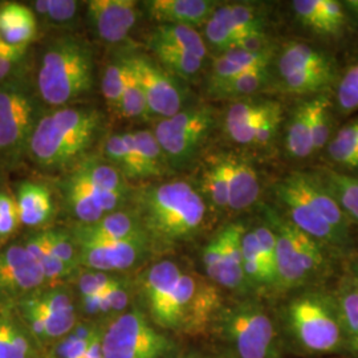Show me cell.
<instances>
[{"label":"cell","mask_w":358,"mask_h":358,"mask_svg":"<svg viewBox=\"0 0 358 358\" xmlns=\"http://www.w3.org/2000/svg\"><path fill=\"white\" fill-rule=\"evenodd\" d=\"M73 241L120 242L146 238L141 222L134 211H115L90 223H78L71 232Z\"/></svg>","instance_id":"cell-21"},{"label":"cell","mask_w":358,"mask_h":358,"mask_svg":"<svg viewBox=\"0 0 358 358\" xmlns=\"http://www.w3.org/2000/svg\"><path fill=\"white\" fill-rule=\"evenodd\" d=\"M143 6L161 24L190 27L205 24L217 7L215 1L208 0H152Z\"/></svg>","instance_id":"cell-22"},{"label":"cell","mask_w":358,"mask_h":358,"mask_svg":"<svg viewBox=\"0 0 358 358\" xmlns=\"http://www.w3.org/2000/svg\"><path fill=\"white\" fill-rule=\"evenodd\" d=\"M213 125L214 115L208 106L182 109L177 115L161 120L154 134L167 164L171 166L186 164L205 141Z\"/></svg>","instance_id":"cell-8"},{"label":"cell","mask_w":358,"mask_h":358,"mask_svg":"<svg viewBox=\"0 0 358 358\" xmlns=\"http://www.w3.org/2000/svg\"><path fill=\"white\" fill-rule=\"evenodd\" d=\"M352 279H353V282L356 284V287H357L358 289V262L355 264V267H353V273H352Z\"/></svg>","instance_id":"cell-62"},{"label":"cell","mask_w":358,"mask_h":358,"mask_svg":"<svg viewBox=\"0 0 358 358\" xmlns=\"http://www.w3.org/2000/svg\"><path fill=\"white\" fill-rule=\"evenodd\" d=\"M178 358H196V355H194V353H190V355H186V356H183V357Z\"/></svg>","instance_id":"cell-64"},{"label":"cell","mask_w":358,"mask_h":358,"mask_svg":"<svg viewBox=\"0 0 358 358\" xmlns=\"http://www.w3.org/2000/svg\"><path fill=\"white\" fill-rule=\"evenodd\" d=\"M269 227L276 236L275 287L296 289L320 273L325 262L320 243L275 213L269 214Z\"/></svg>","instance_id":"cell-7"},{"label":"cell","mask_w":358,"mask_h":358,"mask_svg":"<svg viewBox=\"0 0 358 358\" xmlns=\"http://www.w3.org/2000/svg\"><path fill=\"white\" fill-rule=\"evenodd\" d=\"M124 59L127 64V81H125V90L122 93L118 112L125 118L148 117L149 109H148V103H146L145 92L142 90L141 83L129 63L128 57H124Z\"/></svg>","instance_id":"cell-40"},{"label":"cell","mask_w":358,"mask_h":358,"mask_svg":"<svg viewBox=\"0 0 358 358\" xmlns=\"http://www.w3.org/2000/svg\"><path fill=\"white\" fill-rule=\"evenodd\" d=\"M36 17L32 10L19 3L0 8V38L13 47H27L36 35Z\"/></svg>","instance_id":"cell-25"},{"label":"cell","mask_w":358,"mask_h":358,"mask_svg":"<svg viewBox=\"0 0 358 358\" xmlns=\"http://www.w3.org/2000/svg\"><path fill=\"white\" fill-rule=\"evenodd\" d=\"M128 60L141 83L149 115L164 120L182 110L185 94L174 75L145 55H134Z\"/></svg>","instance_id":"cell-13"},{"label":"cell","mask_w":358,"mask_h":358,"mask_svg":"<svg viewBox=\"0 0 358 358\" xmlns=\"http://www.w3.org/2000/svg\"><path fill=\"white\" fill-rule=\"evenodd\" d=\"M344 8L348 13L358 23V0H348L344 1Z\"/></svg>","instance_id":"cell-59"},{"label":"cell","mask_w":358,"mask_h":358,"mask_svg":"<svg viewBox=\"0 0 358 358\" xmlns=\"http://www.w3.org/2000/svg\"><path fill=\"white\" fill-rule=\"evenodd\" d=\"M231 17L244 40L251 36L263 35V20L252 6L229 4Z\"/></svg>","instance_id":"cell-47"},{"label":"cell","mask_w":358,"mask_h":358,"mask_svg":"<svg viewBox=\"0 0 358 358\" xmlns=\"http://www.w3.org/2000/svg\"><path fill=\"white\" fill-rule=\"evenodd\" d=\"M220 309L222 299L217 287L182 271L176 291L173 332L192 336L203 333L215 324Z\"/></svg>","instance_id":"cell-9"},{"label":"cell","mask_w":358,"mask_h":358,"mask_svg":"<svg viewBox=\"0 0 358 358\" xmlns=\"http://www.w3.org/2000/svg\"><path fill=\"white\" fill-rule=\"evenodd\" d=\"M35 105L27 90L13 83L0 85V152L17 154L36 127Z\"/></svg>","instance_id":"cell-11"},{"label":"cell","mask_w":358,"mask_h":358,"mask_svg":"<svg viewBox=\"0 0 358 358\" xmlns=\"http://www.w3.org/2000/svg\"><path fill=\"white\" fill-rule=\"evenodd\" d=\"M205 190L211 202L219 208L229 207V186L223 158L207 169L203 177Z\"/></svg>","instance_id":"cell-45"},{"label":"cell","mask_w":358,"mask_h":358,"mask_svg":"<svg viewBox=\"0 0 358 358\" xmlns=\"http://www.w3.org/2000/svg\"><path fill=\"white\" fill-rule=\"evenodd\" d=\"M16 307L20 316L35 317L43 322L50 344L59 341L76 327L75 301L63 287H43L20 300Z\"/></svg>","instance_id":"cell-12"},{"label":"cell","mask_w":358,"mask_h":358,"mask_svg":"<svg viewBox=\"0 0 358 358\" xmlns=\"http://www.w3.org/2000/svg\"><path fill=\"white\" fill-rule=\"evenodd\" d=\"M64 194L69 208L81 224H90L115 213L125 199L118 192L100 190L77 169L65 180Z\"/></svg>","instance_id":"cell-17"},{"label":"cell","mask_w":358,"mask_h":358,"mask_svg":"<svg viewBox=\"0 0 358 358\" xmlns=\"http://www.w3.org/2000/svg\"><path fill=\"white\" fill-rule=\"evenodd\" d=\"M285 146L289 155L294 158H307L315 152L310 134L308 101L297 106L291 115L287 128Z\"/></svg>","instance_id":"cell-32"},{"label":"cell","mask_w":358,"mask_h":358,"mask_svg":"<svg viewBox=\"0 0 358 358\" xmlns=\"http://www.w3.org/2000/svg\"><path fill=\"white\" fill-rule=\"evenodd\" d=\"M182 269L171 260H162L148 269L141 280L145 315L161 331L174 328V301Z\"/></svg>","instance_id":"cell-14"},{"label":"cell","mask_w":358,"mask_h":358,"mask_svg":"<svg viewBox=\"0 0 358 358\" xmlns=\"http://www.w3.org/2000/svg\"><path fill=\"white\" fill-rule=\"evenodd\" d=\"M45 282L40 266L23 244H11L0 251V304H17Z\"/></svg>","instance_id":"cell-15"},{"label":"cell","mask_w":358,"mask_h":358,"mask_svg":"<svg viewBox=\"0 0 358 358\" xmlns=\"http://www.w3.org/2000/svg\"><path fill=\"white\" fill-rule=\"evenodd\" d=\"M333 78V72L301 71L280 77L282 88L294 94H308L324 90Z\"/></svg>","instance_id":"cell-42"},{"label":"cell","mask_w":358,"mask_h":358,"mask_svg":"<svg viewBox=\"0 0 358 358\" xmlns=\"http://www.w3.org/2000/svg\"><path fill=\"white\" fill-rule=\"evenodd\" d=\"M134 213L150 244L173 245L190 239L201 230L206 203L190 182L170 180L137 192Z\"/></svg>","instance_id":"cell-1"},{"label":"cell","mask_w":358,"mask_h":358,"mask_svg":"<svg viewBox=\"0 0 358 358\" xmlns=\"http://www.w3.org/2000/svg\"><path fill=\"white\" fill-rule=\"evenodd\" d=\"M284 328L294 345L309 355L346 350L338 308L332 296L319 292L296 296L285 308Z\"/></svg>","instance_id":"cell-4"},{"label":"cell","mask_w":358,"mask_h":358,"mask_svg":"<svg viewBox=\"0 0 358 358\" xmlns=\"http://www.w3.org/2000/svg\"><path fill=\"white\" fill-rule=\"evenodd\" d=\"M345 338V349L358 357V289L352 276L341 282L334 296Z\"/></svg>","instance_id":"cell-28"},{"label":"cell","mask_w":358,"mask_h":358,"mask_svg":"<svg viewBox=\"0 0 358 358\" xmlns=\"http://www.w3.org/2000/svg\"><path fill=\"white\" fill-rule=\"evenodd\" d=\"M337 103L344 113L358 109V64L348 69L337 90Z\"/></svg>","instance_id":"cell-49"},{"label":"cell","mask_w":358,"mask_h":358,"mask_svg":"<svg viewBox=\"0 0 358 358\" xmlns=\"http://www.w3.org/2000/svg\"><path fill=\"white\" fill-rule=\"evenodd\" d=\"M268 81L267 68H259L247 71L242 75L235 77L224 85L210 90L214 96L220 99H239L262 90Z\"/></svg>","instance_id":"cell-37"},{"label":"cell","mask_w":358,"mask_h":358,"mask_svg":"<svg viewBox=\"0 0 358 358\" xmlns=\"http://www.w3.org/2000/svg\"><path fill=\"white\" fill-rule=\"evenodd\" d=\"M276 194L285 206L289 222L321 245L333 248L344 247L348 241L317 214L307 201L294 192V187L282 178L276 186Z\"/></svg>","instance_id":"cell-18"},{"label":"cell","mask_w":358,"mask_h":358,"mask_svg":"<svg viewBox=\"0 0 358 358\" xmlns=\"http://www.w3.org/2000/svg\"><path fill=\"white\" fill-rule=\"evenodd\" d=\"M16 203L20 223L27 227H38L50 220L53 213L50 190L36 182H24L20 185Z\"/></svg>","instance_id":"cell-26"},{"label":"cell","mask_w":358,"mask_h":358,"mask_svg":"<svg viewBox=\"0 0 358 358\" xmlns=\"http://www.w3.org/2000/svg\"><path fill=\"white\" fill-rule=\"evenodd\" d=\"M214 325L232 358H282L278 324L255 303L222 307Z\"/></svg>","instance_id":"cell-5"},{"label":"cell","mask_w":358,"mask_h":358,"mask_svg":"<svg viewBox=\"0 0 358 358\" xmlns=\"http://www.w3.org/2000/svg\"><path fill=\"white\" fill-rule=\"evenodd\" d=\"M105 294L110 304L112 319L128 310L129 303H130V289H129L128 282H125L122 278L117 276L115 282H112V285L105 289Z\"/></svg>","instance_id":"cell-53"},{"label":"cell","mask_w":358,"mask_h":358,"mask_svg":"<svg viewBox=\"0 0 358 358\" xmlns=\"http://www.w3.org/2000/svg\"><path fill=\"white\" fill-rule=\"evenodd\" d=\"M41 234L53 255L72 268L78 267L76 244L71 234L60 230L41 231Z\"/></svg>","instance_id":"cell-46"},{"label":"cell","mask_w":358,"mask_h":358,"mask_svg":"<svg viewBox=\"0 0 358 358\" xmlns=\"http://www.w3.org/2000/svg\"><path fill=\"white\" fill-rule=\"evenodd\" d=\"M23 245H24L27 252L32 256L34 260L40 266V268L44 273L45 282L63 280L76 271V269L66 266L60 259H57L52 254L41 232H36V234L28 236Z\"/></svg>","instance_id":"cell-33"},{"label":"cell","mask_w":358,"mask_h":358,"mask_svg":"<svg viewBox=\"0 0 358 358\" xmlns=\"http://www.w3.org/2000/svg\"><path fill=\"white\" fill-rule=\"evenodd\" d=\"M127 81V64L125 59L106 66L103 76V94L105 101L110 109L118 110L125 90Z\"/></svg>","instance_id":"cell-44"},{"label":"cell","mask_w":358,"mask_h":358,"mask_svg":"<svg viewBox=\"0 0 358 358\" xmlns=\"http://www.w3.org/2000/svg\"><path fill=\"white\" fill-rule=\"evenodd\" d=\"M77 170L83 173L100 190L118 192L122 195H127L128 192L125 177L117 167L110 165L109 162H103L99 159H85L80 162Z\"/></svg>","instance_id":"cell-36"},{"label":"cell","mask_w":358,"mask_h":358,"mask_svg":"<svg viewBox=\"0 0 358 358\" xmlns=\"http://www.w3.org/2000/svg\"><path fill=\"white\" fill-rule=\"evenodd\" d=\"M93 84V52L84 40L59 38L44 52L38 72V93L44 103L64 108L92 92Z\"/></svg>","instance_id":"cell-3"},{"label":"cell","mask_w":358,"mask_h":358,"mask_svg":"<svg viewBox=\"0 0 358 358\" xmlns=\"http://www.w3.org/2000/svg\"><path fill=\"white\" fill-rule=\"evenodd\" d=\"M285 180L294 187V192L317 211L325 222H328L346 241L349 239L348 217L319 177L294 171L285 177Z\"/></svg>","instance_id":"cell-20"},{"label":"cell","mask_w":358,"mask_h":358,"mask_svg":"<svg viewBox=\"0 0 358 358\" xmlns=\"http://www.w3.org/2000/svg\"><path fill=\"white\" fill-rule=\"evenodd\" d=\"M77 7L73 0H48V17L55 23H66L75 17Z\"/></svg>","instance_id":"cell-56"},{"label":"cell","mask_w":358,"mask_h":358,"mask_svg":"<svg viewBox=\"0 0 358 358\" xmlns=\"http://www.w3.org/2000/svg\"><path fill=\"white\" fill-rule=\"evenodd\" d=\"M244 275L248 285L275 287V272L269 267L257 243L254 231H244L242 236Z\"/></svg>","instance_id":"cell-29"},{"label":"cell","mask_w":358,"mask_h":358,"mask_svg":"<svg viewBox=\"0 0 358 358\" xmlns=\"http://www.w3.org/2000/svg\"><path fill=\"white\" fill-rule=\"evenodd\" d=\"M329 155L337 164L358 167V118L338 130L329 143Z\"/></svg>","instance_id":"cell-39"},{"label":"cell","mask_w":358,"mask_h":358,"mask_svg":"<svg viewBox=\"0 0 358 358\" xmlns=\"http://www.w3.org/2000/svg\"><path fill=\"white\" fill-rule=\"evenodd\" d=\"M73 242L76 244L78 266L108 273L136 267L152 245L146 238L120 242Z\"/></svg>","instance_id":"cell-16"},{"label":"cell","mask_w":358,"mask_h":358,"mask_svg":"<svg viewBox=\"0 0 358 358\" xmlns=\"http://www.w3.org/2000/svg\"><path fill=\"white\" fill-rule=\"evenodd\" d=\"M149 45L157 56L159 64L174 76L189 78L199 73V71L202 69L203 60L192 53L155 41H149Z\"/></svg>","instance_id":"cell-34"},{"label":"cell","mask_w":358,"mask_h":358,"mask_svg":"<svg viewBox=\"0 0 358 358\" xmlns=\"http://www.w3.org/2000/svg\"><path fill=\"white\" fill-rule=\"evenodd\" d=\"M205 34L208 43L223 53L238 47V40L213 15L205 23Z\"/></svg>","instance_id":"cell-51"},{"label":"cell","mask_w":358,"mask_h":358,"mask_svg":"<svg viewBox=\"0 0 358 358\" xmlns=\"http://www.w3.org/2000/svg\"><path fill=\"white\" fill-rule=\"evenodd\" d=\"M103 152L110 165L117 167L125 178L131 179V166L128 149L122 134H112L103 143Z\"/></svg>","instance_id":"cell-50"},{"label":"cell","mask_w":358,"mask_h":358,"mask_svg":"<svg viewBox=\"0 0 358 358\" xmlns=\"http://www.w3.org/2000/svg\"><path fill=\"white\" fill-rule=\"evenodd\" d=\"M103 322L99 321H83L77 322L76 327L56 341L51 349L48 358H81L90 348L94 336L103 329Z\"/></svg>","instance_id":"cell-31"},{"label":"cell","mask_w":358,"mask_h":358,"mask_svg":"<svg viewBox=\"0 0 358 358\" xmlns=\"http://www.w3.org/2000/svg\"><path fill=\"white\" fill-rule=\"evenodd\" d=\"M103 115L93 106H64L41 117L28 142L35 164L63 169L78 162L99 140Z\"/></svg>","instance_id":"cell-2"},{"label":"cell","mask_w":358,"mask_h":358,"mask_svg":"<svg viewBox=\"0 0 358 358\" xmlns=\"http://www.w3.org/2000/svg\"><path fill=\"white\" fill-rule=\"evenodd\" d=\"M24 50H26V47H22L13 52L0 53V80L6 78L11 73L13 66L22 59Z\"/></svg>","instance_id":"cell-57"},{"label":"cell","mask_w":358,"mask_h":358,"mask_svg":"<svg viewBox=\"0 0 358 358\" xmlns=\"http://www.w3.org/2000/svg\"><path fill=\"white\" fill-rule=\"evenodd\" d=\"M280 77L301 71L333 72L332 59L304 43H289L282 48L278 60Z\"/></svg>","instance_id":"cell-27"},{"label":"cell","mask_w":358,"mask_h":358,"mask_svg":"<svg viewBox=\"0 0 358 358\" xmlns=\"http://www.w3.org/2000/svg\"><path fill=\"white\" fill-rule=\"evenodd\" d=\"M101 345L105 358H170L178 352L177 343L140 308L103 322Z\"/></svg>","instance_id":"cell-6"},{"label":"cell","mask_w":358,"mask_h":358,"mask_svg":"<svg viewBox=\"0 0 358 358\" xmlns=\"http://www.w3.org/2000/svg\"><path fill=\"white\" fill-rule=\"evenodd\" d=\"M244 231L242 224L231 223L206 245L203 266L208 279L215 285L231 291H243L248 287L242 255Z\"/></svg>","instance_id":"cell-10"},{"label":"cell","mask_w":358,"mask_h":358,"mask_svg":"<svg viewBox=\"0 0 358 358\" xmlns=\"http://www.w3.org/2000/svg\"><path fill=\"white\" fill-rule=\"evenodd\" d=\"M278 103L273 101H241L231 105L226 115V130L244 127L269 113Z\"/></svg>","instance_id":"cell-43"},{"label":"cell","mask_w":358,"mask_h":358,"mask_svg":"<svg viewBox=\"0 0 358 358\" xmlns=\"http://www.w3.org/2000/svg\"><path fill=\"white\" fill-rule=\"evenodd\" d=\"M282 121V108L280 105L273 109L259 125V128L256 130L255 140L252 145H257V146H263L267 145L278 133V129Z\"/></svg>","instance_id":"cell-55"},{"label":"cell","mask_w":358,"mask_h":358,"mask_svg":"<svg viewBox=\"0 0 358 358\" xmlns=\"http://www.w3.org/2000/svg\"><path fill=\"white\" fill-rule=\"evenodd\" d=\"M101 336H103V329L94 336V338L90 344V348L87 349L85 355L81 358H105L103 357V345H101Z\"/></svg>","instance_id":"cell-58"},{"label":"cell","mask_w":358,"mask_h":358,"mask_svg":"<svg viewBox=\"0 0 358 358\" xmlns=\"http://www.w3.org/2000/svg\"><path fill=\"white\" fill-rule=\"evenodd\" d=\"M227 186L229 207L234 211H242L255 203L260 192V183L254 166L244 158L227 155L223 158Z\"/></svg>","instance_id":"cell-23"},{"label":"cell","mask_w":358,"mask_h":358,"mask_svg":"<svg viewBox=\"0 0 358 358\" xmlns=\"http://www.w3.org/2000/svg\"><path fill=\"white\" fill-rule=\"evenodd\" d=\"M38 344L26 324L10 308H0V358H34Z\"/></svg>","instance_id":"cell-24"},{"label":"cell","mask_w":358,"mask_h":358,"mask_svg":"<svg viewBox=\"0 0 358 358\" xmlns=\"http://www.w3.org/2000/svg\"><path fill=\"white\" fill-rule=\"evenodd\" d=\"M292 10L296 17L304 26L315 32L329 35V29L321 11L320 0H294L292 1Z\"/></svg>","instance_id":"cell-48"},{"label":"cell","mask_w":358,"mask_h":358,"mask_svg":"<svg viewBox=\"0 0 358 358\" xmlns=\"http://www.w3.org/2000/svg\"><path fill=\"white\" fill-rule=\"evenodd\" d=\"M196 358H232L231 356H227V357H223V356H199V355H196Z\"/></svg>","instance_id":"cell-63"},{"label":"cell","mask_w":358,"mask_h":358,"mask_svg":"<svg viewBox=\"0 0 358 358\" xmlns=\"http://www.w3.org/2000/svg\"><path fill=\"white\" fill-rule=\"evenodd\" d=\"M308 106L313 149L320 150L327 145L331 136V101L325 94H320L308 101Z\"/></svg>","instance_id":"cell-41"},{"label":"cell","mask_w":358,"mask_h":358,"mask_svg":"<svg viewBox=\"0 0 358 358\" xmlns=\"http://www.w3.org/2000/svg\"><path fill=\"white\" fill-rule=\"evenodd\" d=\"M20 224L16 198L0 192V238L10 236Z\"/></svg>","instance_id":"cell-52"},{"label":"cell","mask_w":358,"mask_h":358,"mask_svg":"<svg viewBox=\"0 0 358 358\" xmlns=\"http://www.w3.org/2000/svg\"><path fill=\"white\" fill-rule=\"evenodd\" d=\"M138 153L141 155L142 164L146 171V177H159L165 173L166 157L162 152L158 140L152 130L133 131Z\"/></svg>","instance_id":"cell-38"},{"label":"cell","mask_w":358,"mask_h":358,"mask_svg":"<svg viewBox=\"0 0 358 358\" xmlns=\"http://www.w3.org/2000/svg\"><path fill=\"white\" fill-rule=\"evenodd\" d=\"M319 178L331 192L343 211L358 222V178L332 170H324Z\"/></svg>","instance_id":"cell-35"},{"label":"cell","mask_w":358,"mask_h":358,"mask_svg":"<svg viewBox=\"0 0 358 358\" xmlns=\"http://www.w3.org/2000/svg\"><path fill=\"white\" fill-rule=\"evenodd\" d=\"M87 15L97 36L105 43L115 44L128 38L138 19V7L131 0H92Z\"/></svg>","instance_id":"cell-19"},{"label":"cell","mask_w":358,"mask_h":358,"mask_svg":"<svg viewBox=\"0 0 358 358\" xmlns=\"http://www.w3.org/2000/svg\"><path fill=\"white\" fill-rule=\"evenodd\" d=\"M17 48H22V47H13V45H10V44H7L3 38H0V53H8V52H13L15 50H17Z\"/></svg>","instance_id":"cell-61"},{"label":"cell","mask_w":358,"mask_h":358,"mask_svg":"<svg viewBox=\"0 0 358 358\" xmlns=\"http://www.w3.org/2000/svg\"><path fill=\"white\" fill-rule=\"evenodd\" d=\"M149 41L162 43L180 51L192 53L194 56L205 60L207 55L205 41L199 32L190 26L182 24H159L154 29Z\"/></svg>","instance_id":"cell-30"},{"label":"cell","mask_w":358,"mask_h":358,"mask_svg":"<svg viewBox=\"0 0 358 358\" xmlns=\"http://www.w3.org/2000/svg\"><path fill=\"white\" fill-rule=\"evenodd\" d=\"M35 10L41 16H48V0L35 1Z\"/></svg>","instance_id":"cell-60"},{"label":"cell","mask_w":358,"mask_h":358,"mask_svg":"<svg viewBox=\"0 0 358 358\" xmlns=\"http://www.w3.org/2000/svg\"><path fill=\"white\" fill-rule=\"evenodd\" d=\"M324 20L329 29V35H337L345 26L346 13L343 3L336 0H320Z\"/></svg>","instance_id":"cell-54"}]
</instances>
